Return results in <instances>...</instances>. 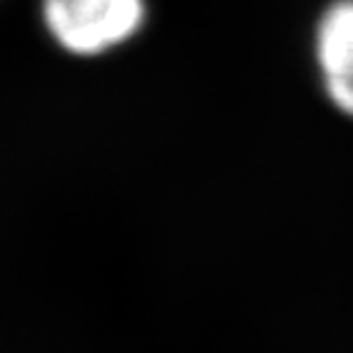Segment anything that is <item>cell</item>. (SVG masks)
Listing matches in <instances>:
<instances>
[{
	"label": "cell",
	"instance_id": "obj_2",
	"mask_svg": "<svg viewBox=\"0 0 353 353\" xmlns=\"http://www.w3.org/2000/svg\"><path fill=\"white\" fill-rule=\"evenodd\" d=\"M316 61L329 101L353 118V0H336L321 15Z\"/></svg>",
	"mask_w": 353,
	"mask_h": 353
},
{
	"label": "cell",
	"instance_id": "obj_1",
	"mask_svg": "<svg viewBox=\"0 0 353 353\" xmlns=\"http://www.w3.org/2000/svg\"><path fill=\"white\" fill-rule=\"evenodd\" d=\"M44 25L66 52L94 57L138 32L143 0H42Z\"/></svg>",
	"mask_w": 353,
	"mask_h": 353
}]
</instances>
